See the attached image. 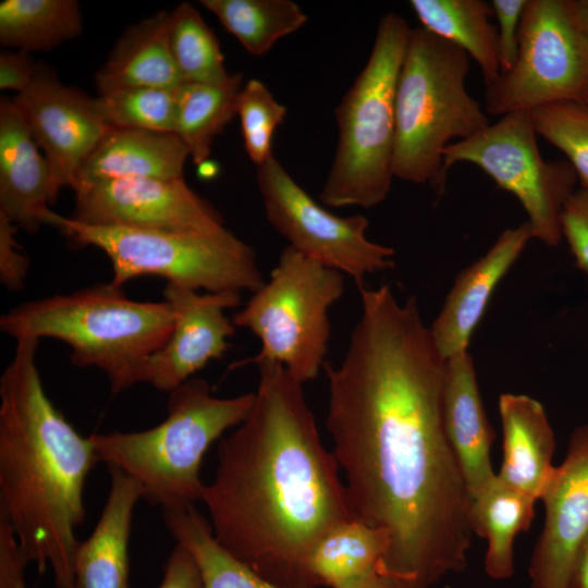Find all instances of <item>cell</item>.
I'll use <instances>...</instances> for the list:
<instances>
[{
    "label": "cell",
    "instance_id": "cell-1",
    "mask_svg": "<svg viewBox=\"0 0 588 588\" xmlns=\"http://www.w3.org/2000/svg\"><path fill=\"white\" fill-rule=\"evenodd\" d=\"M360 315L338 366L324 364L326 428L353 517L385 532L380 572L431 588L467 563L470 495L443 421L446 359L416 297L358 287Z\"/></svg>",
    "mask_w": 588,
    "mask_h": 588
},
{
    "label": "cell",
    "instance_id": "cell-2",
    "mask_svg": "<svg viewBox=\"0 0 588 588\" xmlns=\"http://www.w3.org/2000/svg\"><path fill=\"white\" fill-rule=\"evenodd\" d=\"M257 366L253 406L221 440L201 502L213 536L231 554L275 584L311 588V551L354 517L303 383L280 364Z\"/></svg>",
    "mask_w": 588,
    "mask_h": 588
},
{
    "label": "cell",
    "instance_id": "cell-3",
    "mask_svg": "<svg viewBox=\"0 0 588 588\" xmlns=\"http://www.w3.org/2000/svg\"><path fill=\"white\" fill-rule=\"evenodd\" d=\"M39 340H16L0 378V509L39 573L56 588H79L76 528L85 520V482L98 462L52 404L36 364Z\"/></svg>",
    "mask_w": 588,
    "mask_h": 588
},
{
    "label": "cell",
    "instance_id": "cell-4",
    "mask_svg": "<svg viewBox=\"0 0 588 588\" xmlns=\"http://www.w3.org/2000/svg\"><path fill=\"white\" fill-rule=\"evenodd\" d=\"M174 322L166 299L135 301L108 282L20 304L1 316L0 330L15 341L66 343L72 364L100 369L117 395L145 382L149 359L168 341Z\"/></svg>",
    "mask_w": 588,
    "mask_h": 588
},
{
    "label": "cell",
    "instance_id": "cell-5",
    "mask_svg": "<svg viewBox=\"0 0 588 588\" xmlns=\"http://www.w3.org/2000/svg\"><path fill=\"white\" fill-rule=\"evenodd\" d=\"M254 397V392L217 397L205 379L191 378L169 392L160 424L88 437L98 462L137 480L144 499L162 511L183 510L203 499L206 485L199 473L207 450L245 419Z\"/></svg>",
    "mask_w": 588,
    "mask_h": 588
},
{
    "label": "cell",
    "instance_id": "cell-6",
    "mask_svg": "<svg viewBox=\"0 0 588 588\" xmlns=\"http://www.w3.org/2000/svg\"><path fill=\"white\" fill-rule=\"evenodd\" d=\"M469 57L422 27L412 28L395 94L394 177L427 184L440 196L443 151L490 124L468 93Z\"/></svg>",
    "mask_w": 588,
    "mask_h": 588
},
{
    "label": "cell",
    "instance_id": "cell-7",
    "mask_svg": "<svg viewBox=\"0 0 588 588\" xmlns=\"http://www.w3.org/2000/svg\"><path fill=\"white\" fill-rule=\"evenodd\" d=\"M411 27L384 14L368 60L334 110L338 144L319 198L334 207L372 208L388 197L395 148V94Z\"/></svg>",
    "mask_w": 588,
    "mask_h": 588
},
{
    "label": "cell",
    "instance_id": "cell-8",
    "mask_svg": "<svg viewBox=\"0 0 588 588\" xmlns=\"http://www.w3.org/2000/svg\"><path fill=\"white\" fill-rule=\"evenodd\" d=\"M44 223L76 247L102 250L112 267L110 282L122 287L139 277L205 292H256L265 283L254 249L226 228L216 233H179L77 222L51 209Z\"/></svg>",
    "mask_w": 588,
    "mask_h": 588
},
{
    "label": "cell",
    "instance_id": "cell-9",
    "mask_svg": "<svg viewBox=\"0 0 588 588\" xmlns=\"http://www.w3.org/2000/svg\"><path fill=\"white\" fill-rule=\"evenodd\" d=\"M343 293V273L287 245L269 280L231 318L261 345L255 356L235 366L277 363L303 384L314 380L326 364L329 310Z\"/></svg>",
    "mask_w": 588,
    "mask_h": 588
},
{
    "label": "cell",
    "instance_id": "cell-10",
    "mask_svg": "<svg viewBox=\"0 0 588 588\" xmlns=\"http://www.w3.org/2000/svg\"><path fill=\"white\" fill-rule=\"evenodd\" d=\"M537 136L529 111L504 114L475 135L450 144L443 151V169L448 174L457 163L479 168L517 198L532 240L555 247L563 238L562 212L578 179L566 159L542 157Z\"/></svg>",
    "mask_w": 588,
    "mask_h": 588
},
{
    "label": "cell",
    "instance_id": "cell-11",
    "mask_svg": "<svg viewBox=\"0 0 588 588\" xmlns=\"http://www.w3.org/2000/svg\"><path fill=\"white\" fill-rule=\"evenodd\" d=\"M588 82V41L566 0H527L514 65L486 86L487 114L502 117L579 100Z\"/></svg>",
    "mask_w": 588,
    "mask_h": 588
},
{
    "label": "cell",
    "instance_id": "cell-12",
    "mask_svg": "<svg viewBox=\"0 0 588 588\" xmlns=\"http://www.w3.org/2000/svg\"><path fill=\"white\" fill-rule=\"evenodd\" d=\"M257 184L266 218L289 246L364 285L368 274L394 267V249L367 235L363 215H333L297 184L272 157L257 167Z\"/></svg>",
    "mask_w": 588,
    "mask_h": 588
},
{
    "label": "cell",
    "instance_id": "cell-13",
    "mask_svg": "<svg viewBox=\"0 0 588 588\" xmlns=\"http://www.w3.org/2000/svg\"><path fill=\"white\" fill-rule=\"evenodd\" d=\"M71 218L99 226H124L179 233H216L220 212L184 179H120L79 183Z\"/></svg>",
    "mask_w": 588,
    "mask_h": 588
},
{
    "label": "cell",
    "instance_id": "cell-14",
    "mask_svg": "<svg viewBox=\"0 0 588 588\" xmlns=\"http://www.w3.org/2000/svg\"><path fill=\"white\" fill-rule=\"evenodd\" d=\"M12 100L49 163L56 188H73L84 161L110 130L93 98L38 63L33 82Z\"/></svg>",
    "mask_w": 588,
    "mask_h": 588
},
{
    "label": "cell",
    "instance_id": "cell-15",
    "mask_svg": "<svg viewBox=\"0 0 588 588\" xmlns=\"http://www.w3.org/2000/svg\"><path fill=\"white\" fill-rule=\"evenodd\" d=\"M541 501L544 523L529 563L530 588H568L576 553L588 535V424L571 434Z\"/></svg>",
    "mask_w": 588,
    "mask_h": 588
},
{
    "label": "cell",
    "instance_id": "cell-16",
    "mask_svg": "<svg viewBox=\"0 0 588 588\" xmlns=\"http://www.w3.org/2000/svg\"><path fill=\"white\" fill-rule=\"evenodd\" d=\"M163 297L175 313L171 335L149 359L145 383L171 392L229 347L235 326L225 310L241 304V293L205 292L169 284Z\"/></svg>",
    "mask_w": 588,
    "mask_h": 588
},
{
    "label": "cell",
    "instance_id": "cell-17",
    "mask_svg": "<svg viewBox=\"0 0 588 588\" xmlns=\"http://www.w3.org/2000/svg\"><path fill=\"white\" fill-rule=\"evenodd\" d=\"M530 240L527 222L505 229L483 256L457 275L429 328L436 347L445 359L468 352L471 335L494 290Z\"/></svg>",
    "mask_w": 588,
    "mask_h": 588
},
{
    "label": "cell",
    "instance_id": "cell-18",
    "mask_svg": "<svg viewBox=\"0 0 588 588\" xmlns=\"http://www.w3.org/2000/svg\"><path fill=\"white\" fill-rule=\"evenodd\" d=\"M12 98L0 100V213L35 233L59 196L51 169Z\"/></svg>",
    "mask_w": 588,
    "mask_h": 588
},
{
    "label": "cell",
    "instance_id": "cell-19",
    "mask_svg": "<svg viewBox=\"0 0 588 588\" xmlns=\"http://www.w3.org/2000/svg\"><path fill=\"white\" fill-rule=\"evenodd\" d=\"M443 421L471 500L495 479L497 473L490 458L494 433L482 404L469 352L446 359Z\"/></svg>",
    "mask_w": 588,
    "mask_h": 588
},
{
    "label": "cell",
    "instance_id": "cell-20",
    "mask_svg": "<svg viewBox=\"0 0 588 588\" xmlns=\"http://www.w3.org/2000/svg\"><path fill=\"white\" fill-rule=\"evenodd\" d=\"M503 458L498 478L536 501L541 500L555 466V439L542 404L516 393L499 397Z\"/></svg>",
    "mask_w": 588,
    "mask_h": 588
},
{
    "label": "cell",
    "instance_id": "cell-21",
    "mask_svg": "<svg viewBox=\"0 0 588 588\" xmlns=\"http://www.w3.org/2000/svg\"><path fill=\"white\" fill-rule=\"evenodd\" d=\"M110 487L90 536L81 541L75 567L79 588H131L128 541L133 511L145 495L140 483L108 467Z\"/></svg>",
    "mask_w": 588,
    "mask_h": 588
},
{
    "label": "cell",
    "instance_id": "cell-22",
    "mask_svg": "<svg viewBox=\"0 0 588 588\" xmlns=\"http://www.w3.org/2000/svg\"><path fill=\"white\" fill-rule=\"evenodd\" d=\"M188 157L175 133L110 128L84 161L73 188L107 180L184 179Z\"/></svg>",
    "mask_w": 588,
    "mask_h": 588
},
{
    "label": "cell",
    "instance_id": "cell-23",
    "mask_svg": "<svg viewBox=\"0 0 588 588\" xmlns=\"http://www.w3.org/2000/svg\"><path fill=\"white\" fill-rule=\"evenodd\" d=\"M169 12L128 26L95 75L99 94L127 88L176 89L183 83L168 41Z\"/></svg>",
    "mask_w": 588,
    "mask_h": 588
},
{
    "label": "cell",
    "instance_id": "cell-24",
    "mask_svg": "<svg viewBox=\"0 0 588 588\" xmlns=\"http://www.w3.org/2000/svg\"><path fill=\"white\" fill-rule=\"evenodd\" d=\"M388 550L382 530L355 518L331 529L314 548L307 561L311 588H352L380 572Z\"/></svg>",
    "mask_w": 588,
    "mask_h": 588
},
{
    "label": "cell",
    "instance_id": "cell-25",
    "mask_svg": "<svg viewBox=\"0 0 588 588\" xmlns=\"http://www.w3.org/2000/svg\"><path fill=\"white\" fill-rule=\"evenodd\" d=\"M409 5L421 27L461 48L482 73L485 85L501 74L497 26L493 11L483 0H411Z\"/></svg>",
    "mask_w": 588,
    "mask_h": 588
},
{
    "label": "cell",
    "instance_id": "cell-26",
    "mask_svg": "<svg viewBox=\"0 0 588 588\" xmlns=\"http://www.w3.org/2000/svg\"><path fill=\"white\" fill-rule=\"evenodd\" d=\"M536 502L502 482L498 476L471 499V530L487 541L483 565L492 579L503 580L513 576L514 542L518 534L531 526Z\"/></svg>",
    "mask_w": 588,
    "mask_h": 588
},
{
    "label": "cell",
    "instance_id": "cell-27",
    "mask_svg": "<svg viewBox=\"0 0 588 588\" xmlns=\"http://www.w3.org/2000/svg\"><path fill=\"white\" fill-rule=\"evenodd\" d=\"M243 75L220 84L184 83L176 93L175 131L198 167L208 161L216 137L236 115Z\"/></svg>",
    "mask_w": 588,
    "mask_h": 588
},
{
    "label": "cell",
    "instance_id": "cell-28",
    "mask_svg": "<svg viewBox=\"0 0 588 588\" xmlns=\"http://www.w3.org/2000/svg\"><path fill=\"white\" fill-rule=\"evenodd\" d=\"M76 0H4L0 3V42L25 52L50 51L82 34Z\"/></svg>",
    "mask_w": 588,
    "mask_h": 588
},
{
    "label": "cell",
    "instance_id": "cell-29",
    "mask_svg": "<svg viewBox=\"0 0 588 588\" xmlns=\"http://www.w3.org/2000/svg\"><path fill=\"white\" fill-rule=\"evenodd\" d=\"M162 518L176 543L195 559L203 588H295L265 578L231 554L218 542L209 520L195 506L162 511Z\"/></svg>",
    "mask_w": 588,
    "mask_h": 588
},
{
    "label": "cell",
    "instance_id": "cell-30",
    "mask_svg": "<svg viewBox=\"0 0 588 588\" xmlns=\"http://www.w3.org/2000/svg\"><path fill=\"white\" fill-rule=\"evenodd\" d=\"M200 3L255 57L268 53L281 38L307 22V15L291 0H201Z\"/></svg>",
    "mask_w": 588,
    "mask_h": 588
},
{
    "label": "cell",
    "instance_id": "cell-31",
    "mask_svg": "<svg viewBox=\"0 0 588 588\" xmlns=\"http://www.w3.org/2000/svg\"><path fill=\"white\" fill-rule=\"evenodd\" d=\"M168 41L183 83L220 84L232 75L216 34L191 3L169 12Z\"/></svg>",
    "mask_w": 588,
    "mask_h": 588
},
{
    "label": "cell",
    "instance_id": "cell-32",
    "mask_svg": "<svg viewBox=\"0 0 588 588\" xmlns=\"http://www.w3.org/2000/svg\"><path fill=\"white\" fill-rule=\"evenodd\" d=\"M176 89L127 88L93 98V107L109 128L175 131Z\"/></svg>",
    "mask_w": 588,
    "mask_h": 588
},
{
    "label": "cell",
    "instance_id": "cell-33",
    "mask_svg": "<svg viewBox=\"0 0 588 588\" xmlns=\"http://www.w3.org/2000/svg\"><path fill=\"white\" fill-rule=\"evenodd\" d=\"M530 117L538 136L565 155L579 187L588 188V107L562 101L535 109Z\"/></svg>",
    "mask_w": 588,
    "mask_h": 588
},
{
    "label": "cell",
    "instance_id": "cell-34",
    "mask_svg": "<svg viewBox=\"0 0 588 588\" xmlns=\"http://www.w3.org/2000/svg\"><path fill=\"white\" fill-rule=\"evenodd\" d=\"M236 114L246 154L259 167L273 157L272 137L285 118L286 108L275 100L260 79L250 78L240 91Z\"/></svg>",
    "mask_w": 588,
    "mask_h": 588
},
{
    "label": "cell",
    "instance_id": "cell-35",
    "mask_svg": "<svg viewBox=\"0 0 588 588\" xmlns=\"http://www.w3.org/2000/svg\"><path fill=\"white\" fill-rule=\"evenodd\" d=\"M562 236L576 266L588 274V188H576L562 212Z\"/></svg>",
    "mask_w": 588,
    "mask_h": 588
},
{
    "label": "cell",
    "instance_id": "cell-36",
    "mask_svg": "<svg viewBox=\"0 0 588 588\" xmlns=\"http://www.w3.org/2000/svg\"><path fill=\"white\" fill-rule=\"evenodd\" d=\"M493 17L498 22V46L501 73L509 71L518 53L520 22L527 0H492Z\"/></svg>",
    "mask_w": 588,
    "mask_h": 588
},
{
    "label": "cell",
    "instance_id": "cell-37",
    "mask_svg": "<svg viewBox=\"0 0 588 588\" xmlns=\"http://www.w3.org/2000/svg\"><path fill=\"white\" fill-rule=\"evenodd\" d=\"M17 226L0 213V281L10 291H20L27 277L29 260L16 240Z\"/></svg>",
    "mask_w": 588,
    "mask_h": 588
},
{
    "label": "cell",
    "instance_id": "cell-38",
    "mask_svg": "<svg viewBox=\"0 0 588 588\" xmlns=\"http://www.w3.org/2000/svg\"><path fill=\"white\" fill-rule=\"evenodd\" d=\"M27 563L9 517L0 509V588H26Z\"/></svg>",
    "mask_w": 588,
    "mask_h": 588
},
{
    "label": "cell",
    "instance_id": "cell-39",
    "mask_svg": "<svg viewBox=\"0 0 588 588\" xmlns=\"http://www.w3.org/2000/svg\"><path fill=\"white\" fill-rule=\"evenodd\" d=\"M158 588H203L200 569L191 552L182 544L176 543L171 551Z\"/></svg>",
    "mask_w": 588,
    "mask_h": 588
},
{
    "label": "cell",
    "instance_id": "cell-40",
    "mask_svg": "<svg viewBox=\"0 0 588 588\" xmlns=\"http://www.w3.org/2000/svg\"><path fill=\"white\" fill-rule=\"evenodd\" d=\"M38 63L28 52L22 50H2L0 53V89L16 94L25 90L33 82Z\"/></svg>",
    "mask_w": 588,
    "mask_h": 588
},
{
    "label": "cell",
    "instance_id": "cell-41",
    "mask_svg": "<svg viewBox=\"0 0 588 588\" xmlns=\"http://www.w3.org/2000/svg\"><path fill=\"white\" fill-rule=\"evenodd\" d=\"M568 588H588V535L576 553Z\"/></svg>",
    "mask_w": 588,
    "mask_h": 588
},
{
    "label": "cell",
    "instance_id": "cell-42",
    "mask_svg": "<svg viewBox=\"0 0 588 588\" xmlns=\"http://www.w3.org/2000/svg\"><path fill=\"white\" fill-rule=\"evenodd\" d=\"M571 17L588 41V0H566Z\"/></svg>",
    "mask_w": 588,
    "mask_h": 588
},
{
    "label": "cell",
    "instance_id": "cell-43",
    "mask_svg": "<svg viewBox=\"0 0 588 588\" xmlns=\"http://www.w3.org/2000/svg\"><path fill=\"white\" fill-rule=\"evenodd\" d=\"M352 588H397V586L390 577L379 572Z\"/></svg>",
    "mask_w": 588,
    "mask_h": 588
},
{
    "label": "cell",
    "instance_id": "cell-44",
    "mask_svg": "<svg viewBox=\"0 0 588 588\" xmlns=\"http://www.w3.org/2000/svg\"><path fill=\"white\" fill-rule=\"evenodd\" d=\"M578 101L588 107V82H587V84H586V86H585Z\"/></svg>",
    "mask_w": 588,
    "mask_h": 588
}]
</instances>
